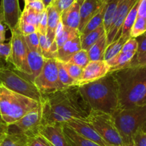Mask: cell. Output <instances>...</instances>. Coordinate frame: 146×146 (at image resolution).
<instances>
[{
	"label": "cell",
	"mask_w": 146,
	"mask_h": 146,
	"mask_svg": "<svg viewBox=\"0 0 146 146\" xmlns=\"http://www.w3.org/2000/svg\"><path fill=\"white\" fill-rule=\"evenodd\" d=\"M42 13H37L32 9L25 7L23 12H22L20 20L23 21L26 23L33 25L36 27H38L39 23L42 18Z\"/></svg>",
	"instance_id": "cell-31"
},
{
	"label": "cell",
	"mask_w": 146,
	"mask_h": 146,
	"mask_svg": "<svg viewBox=\"0 0 146 146\" xmlns=\"http://www.w3.org/2000/svg\"><path fill=\"white\" fill-rule=\"evenodd\" d=\"M138 43V48L136 54H141L146 52V32L136 38Z\"/></svg>",
	"instance_id": "cell-47"
},
{
	"label": "cell",
	"mask_w": 146,
	"mask_h": 146,
	"mask_svg": "<svg viewBox=\"0 0 146 146\" xmlns=\"http://www.w3.org/2000/svg\"><path fill=\"white\" fill-rule=\"evenodd\" d=\"M0 146H27V136L20 132L9 129Z\"/></svg>",
	"instance_id": "cell-25"
},
{
	"label": "cell",
	"mask_w": 146,
	"mask_h": 146,
	"mask_svg": "<svg viewBox=\"0 0 146 146\" xmlns=\"http://www.w3.org/2000/svg\"><path fill=\"white\" fill-rule=\"evenodd\" d=\"M12 54L10 64L18 72L26 76L32 75V70L28 64L27 51L25 36L21 33L19 28L12 32Z\"/></svg>",
	"instance_id": "cell-9"
},
{
	"label": "cell",
	"mask_w": 146,
	"mask_h": 146,
	"mask_svg": "<svg viewBox=\"0 0 146 146\" xmlns=\"http://www.w3.org/2000/svg\"><path fill=\"white\" fill-rule=\"evenodd\" d=\"M75 2V0H54L52 5H53L57 10V12L61 15L64 10L68 9Z\"/></svg>",
	"instance_id": "cell-42"
},
{
	"label": "cell",
	"mask_w": 146,
	"mask_h": 146,
	"mask_svg": "<svg viewBox=\"0 0 146 146\" xmlns=\"http://www.w3.org/2000/svg\"><path fill=\"white\" fill-rule=\"evenodd\" d=\"M146 32V19L137 16L134 25L130 31V36L137 38Z\"/></svg>",
	"instance_id": "cell-35"
},
{
	"label": "cell",
	"mask_w": 146,
	"mask_h": 146,
	"mask_svg": "<svg viewBox=\"0 0 146 146\" xmlns=\"http://www.w3.org/2000/svg\"><path fill=\"white\" fill-rule=\"evenodd\" d=\"M39 35V40H40V52L42 54L44 58H55L54 54L50 51V45L47 40V35H42L37 31Z\"/></svg>",
	"instance_id": "cell-36"
},
{
	"label": "cell",
	"mask_w": 146,
	"mask_h": 146,
	"mask_svg": "<svg viewBox=\"0 0 146 146\" xmlns=\"http://www.w3.org/2000/svg\"><path fill=\"white\" fill-rule=\"evenodd\" d=\"M46 10L47 12V31L46 35L50 45V51L56 59L57 47L55 43V36L57 27L61 19V15L57 12L53 5L47 7Z\"/></svg>",
	"instance_id": "cell-16"
},
{
	"label": "cell",
	"mask_w": 146,
	"mask_h": 146,
	"mask_svg": "<svg viewBox=\"0 0 146 146\" xmlns=\"http://www.w3.org/2000/svg\"><path fill=\"white\" fill-rule=\"evenodd\" d=\"M0 84L14 92L41 102L42 93L34 82L14 67L0 65Z\"/></svg>",
	"instance_id": "cell-6"
},
{
	"label": "cell",
	"mask_w": 146,
	"mask_h": 146,
	"mask_svg": "<svg viewBox=\"0 0 146 146\" xmlns=\"http://www.w3.org/2000/svg\"><path fill=\"white\" fill-rule=\"evenodd\" d=\"M12 54V42L9 40L7 43L0 44V65L10 64Z\"/></svg>",
	"instance_id": "cell-34"
},
{
	"label": "cell",
	"mask_w": 146,
	"mask_h": 146,
	"mask_svg": "<svg viewBox=\"0 0 146 146\" xmlns=\"http://www.w3.org/2000/svg\"><path fill=\"white\" fill-rule=\"evenodd\" d=\"M63 131L70 146H100L92 140L82 137L70 127L62 124Z\"/></svg>",
	"instance_id": "cell-23"
},
{
	"label": "cell",
	"mask_w": 146,
	"mask_h": 146,
	"mask_svg": "<svg viewBox=\"0 0 146 146\" xmlns=\"http://www.w3.org/2000/svg\"><path fill=\"white\" fill-rule=\"evenodd\" d=\"M62 124L75 130L77 133L80 135L82 137L92 140L99 145L107 146L108 145L87 120H80V119H72Z\"/></svg>",
	"instance_id": "cell-14"
},
{
	"label": "cell",
	"mask_w": 146,
	"mask_h": 146,
	"mask_svg": "<svg viewBox=\"0 0 146 146\" xmlns=\"http://www.w3.org/2000/svg\"><path fill=\"white\" fill-rule=\"evenodd\" d=\"M56 60H57V59H56ZM57 67H58L59 79L61 81L62 83L66 88H68V87L71 86H76V81H75V80H73L72 78L70 76V75H69L68 72H67V70L64 68L62 62L57 60Z\"/></svg>",
	"instance_id": "cell-33"
},
{
	"label": "cell",
	"mask_w": 146,
	"mask_h": 146,
	"mask_svg": "<svg viewBox=\"0 0 146 146\" xmlns=\"http://www.w3.org/2000/svg\"><path fill=\"white\" fill-rule=\"evenodd\" d=\"M54 0H42L43 3H44V6H45V7L47 8V7L50 6V5H52V3L54 2Z\"/></svg>",
	"instance_id": "cell-51"
},
{
	"label": "cell",
	"mask_w": 146,
	"mask_h": 146,
	"mask_svg": "<svg viewBox=\"0 0 146 146\" xmlns=\"http://www.w3.org/2000/svg\"><path fill=\"white\" fill-rule=\"evenodd\" d=\"M108 39L107 34H104L88 50L90 61H98V60H105V50L108 47Z\"/></svg>",
	"instance_id": "cell-24"
},
{
	"label": "cell",
	"mask_w": 146,
	"mask_h": 146,
	"mask_svg": "<svg viewBox=\"0 0 146 146\" xmlns=\"http://www.w3.org/2000/svg\"><path fill=\"white\" fill-rule=\"evenodd\" d=\"M107 146H117V145H107ZM121 146H127V145H121Z\"/></svg>",
	"instance_id": "cell-56"
},
{
	"label": "cell",
	"mask_w": 146,
	"mask_h": 146,
	"mask_svg": "<svg viewBox=\"0 0 146 146\" xmlns=\"http://www.w3.org/2000/svg\"><path fill=\"white\" fill-rule=\"evenodd\" d=\"M27 51L28 64L32 70V75L30 76H26V75L25 76L28 80L34 82L35 78L40 75L42 70L45 58L43 57L41 52L29 50L27 47Z\"/></svg>",
	"instance_id": "cell-19"
},
{
	"label": "cell",
	"mask_w": 146,
	"mask_h": 146,
	"mask_svg": "<svg viewBox=\"0 0 146 146\" xmlns=\"http://www.w3.org/2000/svg\"><path fill=\"white\" fill-rule=\"evenodd\" d=\"M0 123H4L3 120H2V117H1V115H0Z\"/></svg>",
	"instance_id": "cell-55"
},
{
	"label": "cell",
	"mask_w": 146,
	"mask_h": 146,
	"mask_svg": "<svg viewBox=\"0 0 146 146\" xmlns=\"http://www.w3.org/2000/svg\"><path fill=\"white\" fill-rule=\"evenodd\" d=\"M82 49L80 36L69 40L57 51L56 59L62 62H67L70 57Z\"/></svg>",
	"instance_id": "cell-20"
},
{
	"label": "cell",
	"mask_w": 146,
	"mask_h": 146,
	"mask_svg": "<svg viewBox=\"0 0 146 146\" xmlns=\"http://www.w3.org/2000/svg\"><path fill=\"white\" fill-rule=\"evenodd\" d=\"M119 2L120 0H109L107 3L103 20V25L106 33L108 32L110 27L111 26Z\"/></svg>",
	"instance_id": "cell-29"
},
{
	"label": "cell",
	"mask_w": 146,
	"mask_h": 146,
	"mask_svg": "<svg viewBox=\"0 0 146 146\" xmlns=\"http://www.w3.org/2000/svg\"><path fill=\"white\" fill-rule=\"evenodd\" d=\"M107 3L104 5L102 9L100 10V12L97 14L96 15L93 17L92 19L90 20V22L87 24L85 27L84 28L83 30L80 33V35H87V34L90 33L92 31L95 30L97 28L99 27L100 26L103 25V20H104V16H105V9H106Z\"/></svg>",
	"instance_id": "cell-28"
},
{
	"label": "cell",
	"mask_w": 146,
	"mask_h": 146,
	"mask_svg": "<svg viewBox=\"0 0 146 146\" xmlns=\"http://www.w3.org/2000/svg\"><path fill=\"white\" fill-rule=\"evenodd\" d=\"M139 2H140V0L133 6V7L132 8L131 10L130 11V12L127 15V16L126 17L124 23H123V28H122L121 35L130 36V31H131L132 27H133L137 16Z\"/></svg>",
	"instance_id": "cell-30"
},
{
	"label": "cell",
	"mask_w": 146,
	"mask_h": 146,
	"mask_svg": "<svg viewBox=\"0 0 146 146\" xmlns=\"http://www.w3.org/2000/svg\"><path fill=\"white\" fill-rule=\"evenodd\" d=\"M146 67V52L141 54H135L126 67Z\"/></svg>",
	"instance_id": "cell-43"
},
{
	"label": "cell",
	"mask_w": 146,
	"mask_h": 146,
	"mask_svg": "<svg viewBox=\"0 0 146 146\" xmlns=\"http://www.w3.org/2000/svg\"><path fill=\"white\" fill-rule=\"evenodd\" d=\"M137 16L146 19V0H140Z\"/></svg>",
	"instance_id": "cell-48"
},
{
	"label": "cell",
	"mask_w": 146,
	"mask_h": 146,
	"mask_svg": "<svg viewBox=\"0 0 146 146\" xmlns=\"http://www.w3.org/2000/svg\"><path fill=\"white\" fill-rule=\"evenodd\" d=\"M136 53V52L120 51L111 59L107 60V62L110 67V72L125 68L132 61Z\"/></svg>",
	"instance_id": "cell-21"
},
{
	"label": "cell",
	"mask_w": 146,
	"mask_h": 146,
	"mask_svg": "<svg viewBox=\"0 0 146 146\" xmlns=\"http://www.w3.org/2000/svg\"><path fill=\"white\" fill-rule=\"evenodd\" d=\"M78 87L92 110L113 115L118 109V86L111 72L98 80Z\"/></svg>",
	"instance_id": "cell-3"
},
{
	"label": "cell",
	"mask_w": 146,
	"mask_h": 146,
	"mask_svg": "<svg viewBox=\"0 0 146 146\" xmlns=\"http://www.w3.org/2000/svg\"><path fill=\"white\" fill-rule=\"evenodd\" d=\"M84 0H75V2L61 14V22L64 26L78 29L80 24V10Z\"/></svg>",
	"instance_id": "cell-18"
},
{
	"label": "cell",
	"mask_w": 146,
	"mask_h": 146,
	"mask_svg": "<svg viewBox=\"0 0 146 146\" xmlns=\"http://www.w3.org/2000/svg\"><path fill=\"white\" fill-rule=\"evenodd\" d=\"M118 86V109L146 105V67H131L112 72Z\"/></svg>",
	"instance_id": "cell-2"
},
{
	"label": "cell",
	"mask_w": 146,
	"mask_h": 146,
	"mask_svg": "<svg viewBox=\"0 0 146 146\" xmlns=\"http://www.w3.org/2000/svg\"><path fill=\"white\" fill-rule=\"evenodd\" d=\"M110 72V67L105 60L90 61L84 67L80 79L78 80L77 86L86 85L95 82L106 76Z\"/></svg>",
	"instance_id": "cell-13"
},
{
	"label": "cell",
	"mask_w": 146,
	"mask_h": 146,
	"mask_svg": "<svg viewBox=\"0 0 146 146\" xmlns=\"http://www.w3.org/2000/svg\"><path fill=\"white\" fill-rule=\"evenodd\" d=\"M25 8H28L37 13H43L46 10V7L43 3L42 0H36L34 2H29V3L25 5Z\"/></svg>",
	"instance_id": "cell-44"
},
{
	"label": "cell",
	"mask_w": 146,
	"mask_h": 146,
	"mask_svg": "<svg viewBox=\"0 0 146 146\" xmlns=\"http://www.w3.org/2000/svg\"><path fill=\"white\" fill-rule=\"evenodd\" d=\"M102 2H105V3H108V2L109 1V0H101Z\"/></svg>",
	"instance_id": "cell-54"
},
{
	"label": "cell",
	"mask_w": 146,
	"mask_h": 146,
	"mask_svg": "<svg viewBox=\"0 0 146 146\" xmlns=\"http://www.w3.org/2000/svg\"><path fill=\"white\" fill-rule=\"evenodd\" d=\"M86 120L94 127L107 144L117 146L124 145L121 136L115 124L113 115L99 110H92Z\"/></svg>",
	"instance_id": "cell-7"
},
{
	"label": "cell",
	"mask_w": 146,
	"mask_h": 146,
	"mask_svg": "<svg viewBox=\"0 0 146 146\" xmlns=\"http://www.w3.org/2000/svg\"><path fill=\"white\" fill-rule=\"evenodd\" d=\"M133 146H146V127L140 128L133 137Z\"/></svg>",
	"instance_id": "cell-39"
},
{
	"label": "cell",
	"mask_w": 146,
	"mask_h": 146,
	"mask_svg": "<svg viewBox=\"0 0 146 146\" xmlns=\"http://www.w3.org/2000/svg\"><path fill=\"white\" fill-rule=\"evenodd\" d=\"M105 33H106V31L104 27V25H102L87 35H80L81 47L82 50L88 51L91 48V47Z\"/></svg>",
	"instance_id": "cell-26"
},
{
	"label": "cell",
	"mask_w": 146,
	"mask_h": 146,
	"mask_svg": "<svg viewBox=\"0 0 146 146\" xmlns=\"http://www.w3.org/2000/svg\"><path fill=\"white\" fill-rule=\"evenodd\" d=\"M139 0H120L115 15L109 30L107 32L108 44H110L121 36L122 28L126 17Z\"/></svg>",
	"instance_id": "cell-10"
},
{
	"label": "cell",
	"mask_w": 146,
	"mask_h": 146,
	"mask_svg": "<svg viewBox=\"0 0 146 146\" xmlns=\"http://www.w3.org/2000/svg\"><path fill=\"white\" fill-rule=\"evenodd\" d=\"M21 15L19 0H1L0 22L6 25L11 32L18 27Z\"/></svg>",
	"instance_id": "cell-12"
},
{
	"label": "cell",
	"mask_w": 146,
	"mask_h": 146,
	"mask_svg": "<svg viewBox=\"0 0 146 146\" xmlns=\"http://www.w3.org/2000/svg\"><path fill=\"white\" fill-rule=\"evenodd\" d=\"M5 40H6V37L4 35H0V44L5 42Z\"/></svg>",
	"instance_id": "cell-52"
},
{
	"label": "cell",
	"mask_w": 146,
	"mask_h": 146,
	"mask_svg": "<svg viewBox=\"0 0 146 146\" xmlns=\"http://www.w3.org/2000/svg\"><path fill=\"white\" fill-rule=\"evenodd\" d=\"M8 130L9 126L7 125L4 123H0V144L8 133Z\"/></svg>",
	"instance_id": "cell-49"
},
{
	"label": "cell",
	"mask_w": 146,
	"mask_h": 146,
	"mask_svg": "<svg viewBox=\"0 0 146 146\" xmlns=\"http://www.w3.org/2000/svg\"><path fill=\"white\" fill-rule=\"evenodd\" d=\"M131 36H124V35H121L117 40H115L113 42L108 44V47H107L106 50H105V56H104V60L105 61L111 59L112 57H114L115 55L120 52L121 51L122 48H123V45L130 38Z\"/></svg>",
	"instance_id": "cell-27"
},
{
	"label": "cell",
	"mask_w": 146,
	"mask_h": 146,
	"mask_svg": "<svg viewBox=\"0 0 146 146\" xmlns=\"http://www.w3.org/2000/svg\"><path fill=\"white\" fill-rule=\"evenodd\" d=\"M34 1H36V0H25V5H26V4L29 3V2H34Z\"/></svg>",
	"instance_id": "cell-53"
},
{
	"label": "cell",
	"mask_w": 146,
	"mask_h": 146,
	"mask_svg": "<svg viewBox=\"0 0 146 146\" xmlns=\"http://www.w3.org/2000/svg\"><path fill=\"white\" fill-rule=\"evenodd\" d=\"M63 65H64V68L67 70L70 76L72 78L73 80H75L76 81V86L77 83H78V80L80 79L81 75H82V70L83 68H82L80 66L77 65L75 64H73L71 62H62Z\"/></svg>",
	"instance_id": "cell-37"
},
{
	"label": "cell",
	"mask_w": 146,
	"mask_h": 146,
	"mask_svg": "<svg viewBox=\"0 0 146 146\" xmlns=\"http://www.w3.org/2000/svg\"><path fill=\"white\" fill-rule=\"evenodd\" d=\"M37 31L42 35H46L47 31V10L44 11L42 15V18L40 19V22L39 23Z\"/></svg>",
	"instance_id": "cell-46"
},
{
	"label": "cell",
	"mask_w": 146,
	"mask_h": 146,
	"mask_svg": "<svg viewBox=\"0 0 146 146\" xmlns=\"http://www.w3.org/2000/svg\"><path fill=\"white\" fill-rule=\"evenodd\" d=\"M41 126L42 106L40 105V107L28 113L15 123L9 125V129L20 132L27 137H30L39 134Z\"/></svg>",
	"instance_id": "cell-11"
},
{
	"label": "cell",
	"mask_w": 146,
	"mask_h": 146,
	"mask_svg": "<svg viewBox=\"0 0 146 146\" xmlns=\"http://www.w3.org/2000/svg\"><path fill=\"white\" fill-rule=\"evenodd\" d=\"M5 33H6V29H5L3 24L2 22H0V35L5 36Z\"/></svg>",
	"instance_id": "cell-50"
},
{
	"label": "cell",
	"mask_w": 146,
	"mask_h": 146,
	"mask_svg": "<svg viewBox=\"0 0 146 146\" xmlns=\"http://www.w3.org/2000/svg\"><path fill=\"white\" fill-rule=\"evenodd\" d=\"M27 47L31 50L37 51L40 52V40H39L38 32H36L31 35L25 36Z\"/></svg>",
	"instance_id": "cell-38"
},
{
	"label": "cell",
	"mask_w": 146,
	"mask_h": 146,
	"mask_svg": "<svg viewBox=\"0 0 146 146\" xmlns=\"http://www.w3.org/2000/svg\"><path fill=\"white\" fill-rule=\"evenodd\" d=\"M105 4L101 0H84L80 10V19L78 27L80 33L83 30L90 20L100 12Z\"/></svg>",
	"instance_id": "cell-17"
},
{
	"label": "cell",
	"mask_w": 146,
	"mask_h": 146,
	"mask_svg": "<svg viewBox=\"0 0 146 146\" xmlns=\"http://www.w3.org/2000/svg\"><path fill=\"white\" fill-rule=\"evenodd\" d=\"M113 117L125 145L133 146L135 133L139 129L146 127V105L117 109L113 114Z\"/></svg>",
	"instance_id": "cell-5"
},
{
	"label": "cell",
	"mask_w": 146,
	"mask_h": 146,
	"mask_svg": "<svg viewBox=\"0 0 146 146\" xmlns=\"http://www.w3.org/2000/svg\"><path fill=\"white\" fill-rule=\"evenodd\" d=\"M39 134L48 142L50 146H70L63 131L62 124L42 125Z\"/></svg>",
	"instance_id": "cell-15"
},
{
	"label": "cell",
	"mask_w": 146,
	"mask_h": 146,
	"mask_svg": "<svg viewBox=\"0 0 146 146\" xmlns=\"http://www.w3.org/2000/svg\"><path fill=\"white\" fill-rule=\"evenodd\" d=\"M40 102L17 93L0 84V115L8 126L40 106Z\"/></svg>",
	"instance_id": "cell-4"
},
{
	"label": "cell",
	"mask_w": 146,
	"mask_h": 146,
	"mask_svg": "<svg viewBox=\"0 0 146 146\" xmlns=\"http://www.w3.org/2000/svg\"><path fill=\"white\" fill-rule=\"evenodd\" d=\"M138 48V43L136 38L130 37L124 44L121 51L123 52H137Z\"/></svg>",
	"instance_id": "cell-45"
},
{
	"label": "cell",
	"mask_w": 146,
	"mask_h": 146,
	"mask_svg": "<svg viewBox=\"0 0 146 146\" xmlns=\"http://www.w3.org/2000/svg\"><path fill=\"white\" fill-rule=\"evenodd\" d=\"M27 146H50L48 142L40 134L27 137Z\"/></svg>",
	"instance_id": "cell-40"
},
{
	"label": "cell",
	"mask_w": 146,
	"mask_h": 146,
	"mask_svg": "<svg viewBox=\"0 0 146 146\" xmlns=\"http://www.w3.org/2000/svg\"><path fill=\"white\" fill-rule=\"evenodd\" d=\"M18 28H19V31L24 36H27V35H31V34L37 32V27L36 26L26 23V22H23L22 20H19Z\"/></svg>",
	"instance_id": "cell-41"
},
{
	"label": "cell",
	"mask_w": 146,
	"mask_h": 146,
	"mask_svg": "<svg viewBox=\"0 0 146 146\" xmlns=\"http://www.w3.org/2000/svg\"><path fill=\"white\" fill-rule=\"evenodd\" d=\"M42 125L62 124L72 119L86 120L92 108L78 86L42 94Z\"/></svg>",
	"instance_id": "cell-1"
},
{
	"label": "cell",
	"mask_w": 146,
	"mask_h": 146,
	"mask_svg": "<svg viewBox=\"0 0 146 146\" xmlns=\"http://www.w3.org/2000/svg\"><path fill=\"white\" fill-rule=\"evenodd\" d=\"M68 62L73 63V64H75L77 65L80 66L82 68H84L90 62L88 52L87 50L81 49L80 51L77 52L76 53H75V54L70 57Z\"/></svg>",
	"instance_id": "cell-32"
},
{
	"label": "cell",
	"mask_w": 146,
	"mask_h": 146,
	"mask_svg": "<svg viewBox=\"0 0 146 146\" xmlns=\"http://www.w3.org/2000/svg\"><path fill=\"white\" fill-rule=\"evenodd\" d=\"M78 36H80V32L78 29L64 26L62 23L61 19H60L55 36V43L57 47V50L67 41L75 38Z\"/></svg>",
	"instance_id": "cell-22"
},
{
	"label": "cell",
	"mask_w": 146,
	"mask_h": 146,
	"mask_svg": "<svg viewBox=\"0 0 146 146\" xmlns=\"http://www.w3.org/2000/svg\"><path fill=\"white\" fill-rule=\"evenodd\" d=\"M34 84L42 94L52 93L66 88L59 79L57 62L55 58H45L42 70L35 79Z\"/></svg>",
	"instance_id": "cell-8"
}]
</instances>
